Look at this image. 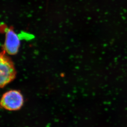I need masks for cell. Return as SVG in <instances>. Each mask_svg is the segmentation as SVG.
<instances>
[{"mask_svg": "<svg viewBox=\"0 0 127 127\" xmlns=\"http://www.w3.org/2000/svg\"><path fill=\"white\" fill-rule=\"evenodd\" d=\"M5 53L0 51V89L13 81L17 75L13 62Z\"/></svg>", "mask_w": 127, "mask_h": 127, "instance_id": "cell-1", "label": "cell"}, {"mask_svg": "<svg viewBox=\"0 0 127 127\" xmlns=\"http://www.w3.org/2000/svg\"><path fill=\"white\" fill-rule=\"evenodd\" d=\"M24 103V99L20 91L13 90L4 93L0 100V106L5 110L15 111L20 110Z\"/></svg>", "mask_w": 127, "mask_h": 127, "instance_id": "cell-2", "label": "cell"}, {"mask_svg": "<svg viewBox=\"0 0 127 127\" xmlns=\"http://www.w3.org/2000/svg\"><path fill=\"white\" fill-rule=\"evenodd\" d=\"M5 31V39L3 50L10 55H15L18 52L20 46L19 38L12 28H6Z\"/></svg>", "mask_w": 127, "mask_h": 127, "instance_id": "cell-3", "label": "cell"}]
</instances>
